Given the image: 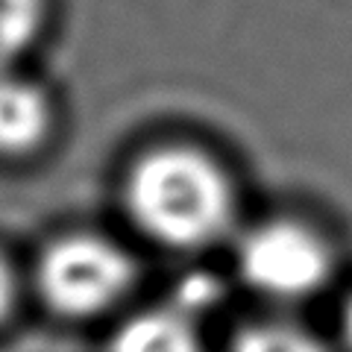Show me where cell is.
<instances>
[{
  "label": "cell",
  "mask_w": 352,
  "mask_h": 352,
  "mask_svg": "<svg viewBox=\"0 0 352 352\" xmlns=\"http://www.w3.org/2000/svg\"><path fill=\"white\" fill-rule=\"evenodd\" d=\"M232 352H326L314 335L288 323H261L241 332Z\"/></svg>",
  "instance_id": "cell-7"
},
{
  "label": "cell",
  "mask_w": 352,
  "mask_h": 352,
  "mask_svg": "<svg viewBox=\"0 0 352 352\" xmlns=\"http://www.w3.org/2000/svg\"><path fill=\"white\" fill-rule=\"evenodd\" d=\"M126 203L150 238L170 247H203L232 220V185L191 147H162L129 173Z\"/></svg>",
  "instance_id": "cell-1"
},
{
  "label": "cell",
  "mask_w": 352,
  "mask_h": 352,
  "mask_svg": "<svg viewBox=\"0 0 352 352\" xmlns=\"http://www.w3.org/2000/svg\"><path fill=\"white\" fill-rule=\"evenodd\" d=\"M132 273V261L120 247L97 235H68L44 252L38 282L56 311L85 317L120 300Z\"/></svg>",
  "instance_id": "cell-2"
},
{
  "label": "cell",
  "mask_w": 352,
  "mask_h": 352,
  "mask_svg": "<svg viewBox=\"0 0 352 352\" xmlns=\"http://www.w3.org/2000/svg\"><path fill=\"white\" fill-rule=\"evenodd\" d=\"M112 352H203L194 329L170 311L132 317L118 332Z\"/></svg>",
  "instance_id": "cell-5"
},
{
  "label": "cell",
  "mask_w": 352,
  "mask_h": 352,
  "mask_svg": "<svg viewBox=\"0 0 352 352\" xmlns=\"http://www.w3.org/2000/svg\"><path fill=\"white\" fill-rule=\"evenodd\" d=\"M12 305H15V276L9 270V264L0 258V320L12 311Z\"/></svg>",
  "instance_id": "cell-8"
},
{
  "label": "cell",
  "mask_w": 352,
  "mask_h": 352,
  "mask_svg": "<svg viewBox=\"0 0 352 352\" xmlns=\"http://www.w3.org/2000/svg\"><path fill=\"white\" fill-rule=\"evenodd\" d=\"M41 0H0V71L24 53L41 30Z\"/></svg>",
  "instance_id": "cell-6"
},
{
  "label": "cell",
  "mask_w": 352,
  "mask_h": 352,
  "mask_svg": "<svg viewBox=\"0 0 352 352\" xmlns=\"http://www.w3.org/2000/svg\"><path fill=\"white\" fill-rule=\"evenodd\" d=\"M50 126V106L38 85L0 76V153L21 156L41 144Z\"/></svg>",
  "instance_id": "cell-4"
},
{
  "label": "cell",
  "mask_w": 352,
  "mask_h": 352,
  "mask_svg": "<svg viewBox=\"0 0 352 352\" xmlns=\"http://www.w3.org/2000/svg\"><path fill=\"white\" fill-rule=\"evenodd\" d=\"M344 340H346V346L352 352V296H349V302L344 308Z\"/></svg>",
  "instance_id": "cell-9"
},
{
  "label": "cell",
  "mask_w": 352,
  "mask_h": 352,
  "mask_svg": "<svg viewBox=\"0 0 352 352\" xmlns=\"http://www.w3.org/2000/svg\"><path fill=\"white\" fill-rule=\"evenodd\" d=\"M238 264L250 288L273 300H305L326 285L332 252L314 229L296 220H270L244 238Z\"/></svg>",
  "instance_id": "cell-3"
}]
</instances>
